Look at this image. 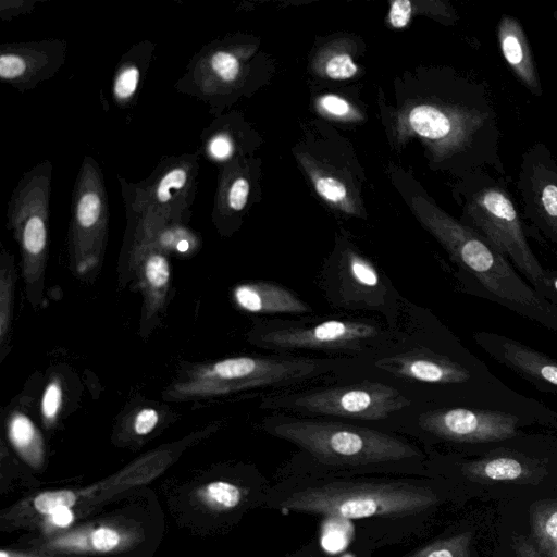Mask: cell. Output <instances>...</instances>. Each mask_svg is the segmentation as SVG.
I'll list each match as a JSON object with an SVG mask.
<instances>
[{"instance_id":"obj_1","label":"cell","mask_w":557,"mask_h":557,"mask_svg":"<svg viewBox=\"0 0 557 557\" xmlns=\"http://www.w3.org/2000/svg\"><path fill=\"white\" fill-rule=\"evenodd\" d=\"M269 434L295 444L323 466L384 468L412 463L420 450L401 438L338 421L274 414L262 422Z\"/></svg>"},{"instance_id":"obj_2","label":"cell","mask_w":557,"mask_h":557,"mask_svg":"<svg viewBox=\"0 0 557 557\" xmlns=\"http://www.w3.org/2000/svg\"><path fill=\"white\" fill-rule=\"evenodd\" d=\"M437 503L431 488L404 481L334 480L293 487L277 504L288 510L338 519L399 518Z\"/></svg>"},{"instance_id":"obj_3","label":"cell","mask_w":557,"mask_h":557,"mask_svg":"<svg viewBox=\"0 0 557 557\" xmlns=\"http://www.w3.org/2000/svg\"><path fill=\"white\" fill-rule=\"evenodd\" d=\"M345 359L236 356L194 364L168 386L164 398L188 400L253 388L284 387L337 371Z\"/></svg>"},{"instance_id":"obj_4","label":"cell","mask_w":557,"mask_h":557,"mask_svg":"<svg viewBox=\"0 0 557 557\" xmlns=\"http://www.w3.org/2000/svg\"><path fill=\"white\" fill-rule=\"evenodd\" d=\"M426 222L451 259L490 293L557 329V309L528 286L507 258L478 232L440 211L430 214Z\"/></svg>"},{"instance_id":"obj_5","label":"cell","mask_w":557,"mask_h":557,"mask_svg":"<svg viewBox=\"0 0 557 557\" xmlns=\"http://www.w3.org/2000/svg\"><path fill=\"white\" fill-rule=\"evenodd\" d=\"M460 191L463 224L510 259L539 288L545 271L527 240L522 216L503 180L488 171H476L466 176Z\"/></svg>"},{"instance_id":"obj_6","label":"cell","mask_w":557,"mask_h":557,"mask_svg":"<svg viewBox=\"0 0 557 557\" xmlns=\"http://www.w3.org/2000/svg\"><path fill=\"white\" fill-rule=\"evenodd\" d=\"M392 334L380 323L363 319H327L317 322L267 320L255 323L248 339L276 350L368 355L387 344Z\"/></svg>"},{"instance_id":"obj_7","label":"cell","mask_w":557,"mask_h":557,"mask_svg":"<svg viewBox=\"0 0 557 557\" xmlns=\"http://www.w3.org/2000/svg\"><path fill=\"white\" fill-rule=\"evenodd\" d=\"M51 165L40 164L20 182L9 206V223L22 256V275L33 307L41 301L48 255Z\"/></svg>"},{"instance_id":"obj_8","label":"cell","mask_w":557,"mask_h":557,"mask_svg":"<svg viewBox=\"0 0 557 557\" xmlns=\"http://www.w3.org/2000/svg\"><path fill=\"white\" fill-rule=\"evenodd\" d=\"M410 405L397 388L369 381L275 395L263 401V407L275 410L364 421L384 420Z\"/></svg>"},{"instance_id":"obj_9","label":"cell","mask_w":557,"mask_h":557,"mask_svg":"<svg viewBox=\"0 0 557 557\" xmlns=\"http://www.w3.org/2000/svg\"><path fill=\"white\" fill-rule=\"evenodd\" d=\"M320 283L324 297L333 307L375 311L389 327H396L400 297L388 278L360 253L344 250L322 270Z\"/></svg>"},{"instance_id":"obj_10","label":"cell","mask_w":557,"mask_h":557,"mask_svg":"<svg viewBox=\"0 0 557 557\" xmlns=\"http://www.w3.org/2000/svg\"><path fill=\"white\" fill-rule=\"evenodd\" d=\"M107 225L108 207L100 171L86 159L75 187L70 237L71 263L77 275H88L100 267Z\"/></svg>"},{"instance_id":"obj_11","label":"cell","mask_w":557,"mask_h":557,"mask_svg":"<svg viewBox=\"0 0 557 557\" xmlns=\"http://www.w3.org/2000/svg\"><path fill=\"white\" fill-rule=\"evenodd\" d=\"M517 189L524 219L557 244V161L545 144L535 143L524 151Z\"/></svg>"},{"instance_id":"obj_12","label":"cell","mask_w":557,"mask_h":557,"mask_svg":"<svg viewBox=\"0 0 557 557\" xmlns=\"http://www.w3.org/2000/svg\"><path fill=\"white\" fill-rule=\"evenodd\" d=\"M418 422L424 432L442 440L483 443L516 436L518 418L502 411L448 408L423 412Z\"/></svg>"},{"instance_id":"obj_13","label":"cell","mask_w":557,"mask_h":557,"mask_svg":"<svg viewBox=\"0 0 557 557\" xmlns=\"http://www.w3.org/2000/svg\"><path fill=\"white\" fill-rule=\"evenodd\" d=\"M193 157V156H191ZM191 157L175 159L166 163L148 187L146 206L150 211L139 231L147 237H154L163 222L178 218L191 200L197 163Z\"/></svg>"},{"instance_id":"obj_14","label":"cell","mask_w":557,"mask_h":557,"mask_svg":"<svg viewBox=\"0 0 557 557\" xmlns=\"http://www.w3.org/2000/svg\"><path fill=\"white\" fill-rule=\"evenodd\" d=\"M374 364L396 377L429 384H458L470 379L469 371L461 364L425 347H411L375 358Z\"/></svg>"},{"instance_id":"obj_15","label":"cell","mask_w":557,"mask_h":557,"mask_svg":"<svg viewBox=\"0 0 557 557\" xmlns=\"http://www.w3.org/2000/svg\"><path fill=\"white\" fill-rule=\"evenodd\" d=\"M232 301L242 311L252 314H304L312 308L289 288L269 281H247L236 284Z\"/></svg>"},{"instance_id":"obj_16","label":"cell","mask_w":557,"mask_h":557,"mask_svg":"<svg viewBox=\"0 0 557 557\" xmlns=\"http://www.w3.org/2000/svg\"><path fill=\"white\" fill-rule=\"evenodd\" d=\"M496 37L500 53L513 76L529 92L541 97V78L522 24L515 16L503 14L496 26Z\"/></svg>"},{"instance_id":"obj_17","label":"cell","mask_w":557,"mask_h":557,"mask_svg":"<svg viewBox=\"0 0 557 557\" xmlns=\"http://www.w3.org/2000/svg\"><path fill=\"white\" fill-rule=\"evenodd\" d=\"M136 272L139 288L144 296L143 321L151 322L165 305L171 281V268L166 253L156 244L151 245L143 256Z\"/></svg>"},{"instance_id":"obj_18","label":"cell","mask_w":557,"mask_h":557,"mask_svg":"<svg viewBox=\"0 0 557 557\" xmlns=\"http://www.w3.org/2000/svg\"><path fill=\"white\" fill-rule=\"evenodd\" d=\"M483 342V341H482ZM484 343L498 360L531 379L557 387V361L516 341L485 336Z\"/></svg>"},{"instance_id":"obj_19","label":"cell","mask_w":557,"mask_h":557,"mask_svg":"<svg viewBox=\"0 0 557 557\" xmlns=\"http://www.w3.org/2000/svg\"><path fill=\"white\" fill-rule=\"evenodd\" d=\"M125 537L117 529L97 527L65 533L49 543L50 549L63 552L109 553L121 547Z\"/></svg>"},{"instance_id":"obj_20","label":"cell","mask_w":557,"mask_h":557,"mask_svg":"<svg viewBox=\"0 0 557 557\" xmlns=\"http://www.w3.org/2000/svg\"><path fill=\"white\" fill-rule=\"evenodd\" d=\"M7 434L17 454L32 467L41 466L45 446L41 433L32 419L21 410L8 416Z\"/></svg>"},{"instance_id":"obj_21","label":"cell","mask_w":557,"mask_h":557,"mask_svg":"<svg viewBox=\"0 0 557 557\" xmlns=\"http://www.w3.org/2000/svg\"><path fill=\"white\" fill-rule=\"evenodd\" d=\"M13 261V256L2 249L0 267V361H3L10 351L15 285Z\"/></svg>"},{"instance_id":"obj_22","label":"cell","mask_w":557,"mask_h":557,"mask_svg":"<svg viewBox=\"0 0 557 557\" xmlns=\"http://www.w3.org/2000/svg\"><path fill=\"white\" fill-rule=\"evenodd\" d=\"M469 475L492 481H516L528 476L529 468L513 457H495L465 466Z\"/></svg>"},{"instance_id":"obj_23","label":"cell","mask_w":557,"mask_h":557,"mask_svg":"<svg viewBox=\"0 0 557 557\" xmlns=\"http://www.w3.org/2000/svg\"><path fill=\"white\" fill-rule=\"evenodd\" d=\"M36 54L28 49V52L20 47L17 50H9L0 55V77L8 82L23 81L34 73L40 63L36 61Z\"/></svg>"},{"instance_id":"obj_24","label":"cell","mask_w":557,"mask_h":557,"mask_svg":"<svg viewBox=\"0 0 557 557\" xmlns=\"http://www.w3.org/2000/svg\"><path fill=\"white\" fill-rule=\"evenodd\" d=\"M201 498L215 510H230L237 507L243 499L242 490L227 481H213L205 485Z\"/></svg>"},{"instance_id":"obj_25","label":"cell","mask_w":557,"mask_h":557,"mask_svg":"<svg viewBox=\"0 0 557 557\" xmlns=\"http://www.w3.org/2000/svg\"><path fill=\"white\" fill-rule=\"evenodd\" d=\"M534 533L541 547L552 557L557 556V506L539 510L533 516Z\"/></svg>"},{"instance_id":"obj_26","label":"cell","mask_w":557,"mask_h":557,"mask_svg":"<svg viewBox=\"0 0 557 557\" xmlns=\"http://www.w3.org/2000/svg\"><path fill=\"white\" fill-rule=\"evenodd\" d=\"M471 534L465 532L451 537L433 542L408 557H470Z\"/></svg>"},{"instance_id":"obj_27","label":"cell","mask_w":557,"mask_h":557,"mask_svg":"<svg viewBox=\"0 0 557 557\" xmlns=\"http://www.w3.org/2000/svg\"><path fill=\"white\" fill-rule=\"evenodd\" d=\"M63 403L61 379L51 377L45 386L40 400V416L47 429H52L60 416Z\"/></svg>"},{"instance_id":"obj_28","label":"cell","mask_w":557,"mask_h":557,"mask_svg":"<svg viewBox=\"0 0 557 557\" xmlns=\"http://www.w3.org/2000/svg\"><path fill=\"white\" fill-rule=\"evenodd\" d=\"M140 79V69L134 63H125L119 70L114 83L113 94L120 102H127L137 91Z\"/></svg>"},{"instance_id":"obj_29","label":"cell","mask_w":557,"mask_h":557,"mask_svg":"<svg viewBox=\"0 0 557 557\" xmlns=\"http://www.w3.org/2000/svg\"><path fill=\"white\" fill-rule=\"evenodd\" d=\"M76 503V495L69 490L47 491L34 499V508L42 515H50L62 507H72Z\"/></svg>"},{"instance_id":"obj_30","label":"cell","mask_w":557,"mask_h":557,"mask_svg":"<svg viewBox=\"0 0 557 557\" xmlns=\"http://www.w3.org/2000/svg\"><path fill=\"white\" fill-rule=\"evenodd\" d=\"M210 70L224 82L234 81L239 74V62L236 57L227 51H216L209 60Z\"/></svg>"},{"instance_id":"obj_31","label":"cell","mask_w":557,"mask_h":557,"mask_svg":"<svg viewBox=\"0 0 557 557\" xmlns=\"http://www.w3.org/2000/svg\"><path fill=\"white\" fill-rule=\"evenodd\" d=\"M129 429L137 436L151 433L160 422L161 413L153 407H141L131 413Z\"/></svg>"},{"instance_id":"obj_32","label":"cell","mask_w":557,"mask_h":557,"mask_svg":"<svg viewBox=\"0 0 557 557\" xmlns=\"http://www.w3.org/2000/svg\"><path fill=\"white\" fill-rule=\"evenodd\" d=\"M357 66L352 62L350 55L339 53L330 59L326 64V74L334 79H344L354 76Z\"/></svg>"},{"instance_id":"obj_33","label":"cell","mask_w":557,"mask_h":557,"mask_svg":"<svg viewBox=\"0 0 557 557\" xmlns=\"http://www.w3.org/2000/svg\"><path fill=\"white\" fill-rule=\"evenodd\" d=\"M314 185L319 195L332 202H341L346 198L345 186L333 177H318Z\"/></svg>"},{"instance_id":"obj_34","label":"cell","mask_w":557,"mask_h":557,"mask_svg":"<svg viewBox=\"0 0 557 557\" xmlns=\"http://www.w3.org/2000/svg\"><path fill=\"white\" fill-rule=\"evenodd\" d=\"M249 194V183L244 177L236 178L227 191V206L234 211L244 209Z\"/></svg>"},{"instance_id":"obj_35","label":"cell","mask_w":557,"mask_h":557,"mask_svg":"<svg viewBox=\"0 0 557 557\" xmlns=\"http://www.w3.org/2000/svg\"><path fill=\"white\" fill-rule=\"evenodd\" d=\"M411 16V3L408 0H396L392 3L389 22L396 28L405 27Z\"/></svg>"},{"instance_id":"obj_36","label":"cell","mask_w":557,"mask_h":557,"mask_svg":"<svg viewBox=\"0 0 557 557\" xmlns=\"http://www.w3.org/2000/svg\"><path fill=\"white\" fill-rule=\"evenodd\" d=\"M208 150L213 158L225 159L232 153L231 140L224 135H216L210 139Z\"/></svg>"},{"instance_id":"obj_37","label":"cell","mask_w":557,"mask_h":557,"mask_svg":"<svg viewBox=\"0 0 557 557\" xmlns=\"http://www.w3.org/2000/svg\"><path fill=\"white\" fill-rule=\"evenodd\" d=\"M321 107L333 115L343 116L349 112L348 103L334 95H326L320 100Z\"/></svg>"},{"instance_id":"obj_38","label":"cell","mask_w":557,"mask_h":557,"mask_svg":"<svg viewBox=\"0 0 557 557\" xmlns=\"http://www.w3.org/2000/svg\"><path fill=\"white\" fill-rule=\"evenodd\" d=\"M74 520L72 507H62L47 516L49 525L57 529L67 528Z\"/></svg>"},{"instance_id":"obj_39","label":"cell","mask_w":557,"mask_h":557,"mask_svg":"<svg viewBox=\"0 0 557 557\" xmlns=\"http://www.w3.org/2000/svg\"><path fill=\"white\" fill-rule=\"evenodd\" d=\"M517 557H542L535 547L525 539L518 540L515 544Z\"/></svg>"},{"instance_id":"obj_40","label":"cell","mask_w":557,"mask_h":557,"mask_svg":"<svg viewBox=\"0 0 557 557\" xmlns=\"http://www.w3.org/2000/svg\"><path fill=\"white\" fill-rule=\"evenodd\" d=\"M543 285L552 286V288L555 290V293H557V274L547 275L545 273V276L542 281L541 286H543Z\"/></svg>"},{"instance_id":"obj_41","label":"cell","mask_w":557,"mask_h":557,"mask_svg":"<svg viewBox=\"0 0 557 557\" xmlns=\"http://www.w3.org/2000/svg\"><path fill=\"white\" fill-rule=\"evenodd\" d=\"M553 18L557 22V10L553 12Z\"/></svg>"},{"instance_id":"obj_42","label":"cell","mask_w":557,"mask_h":557,"mask_svg":"<svg viewBox=\"0 0 557 557\" xmlns=\"http://www.w3.org/2000/svg\"><path fill=\"white\" fill-rule=\"evenodd\" d=\"M557 557V556H556Z\"/></svg>"}]
</instances>
